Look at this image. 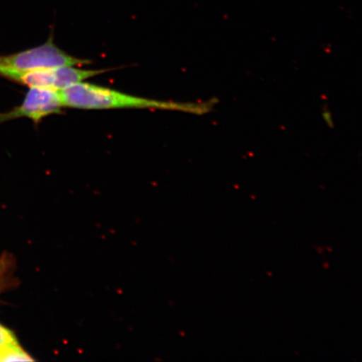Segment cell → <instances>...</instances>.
Returning a JSON list of instances; mask_svg holds the SVG:
<instances>
[{"instance_id":"cell-1","label":"cell","mask_w":362,"mask_h":362,"mask_svg":"<svg viewBox=\"0 0 362 362\" xmlns=\"http://www.w3.org/2000/svg\"><path fill=\"white\" fill-rule=\"evenodd\" d=\"M65 107L86 110H151L179 111L194 115L209 112V103L155 100L119 92L96 84L79 83L60 90Z\"/></svg>"},{"instance_id":"cell-2","label":"cell","mask_w":362,"mask_h":362,"mask_svg":"<svg viewBox=\"0 0 362 362\" xmlns=\"http://www.w3.org/2000/svg\"><path fill=\"white\" fill-rule=\"evenodd\" d=\"M107 70L83 69L81 66H62L48 69L18 71L0 66V76L28 88L64 90L72 85L100 75Z\"/></svg>"},{"instance_id":"cell-3","label":"cell","mask_w":362,"mask_h":362,"mask_svg":"<svg viewBox=\"0 0 362 362\" xmlns=\"http://www.w3.org/2000/svg\"><path fill=\"white\" fill-rule=\"evenodd\" d=\"M53 34L49 35L47 42L38 47L0 56V66L18 71L48 69L62 66H83L90 62L72 57L58 47L54 42Z\"/></svg>"},{"instance_id":"cell-4","label":"cell","mask_w":362,"mask_h":362,"mask_svg":"<svg viewBox=\"0 0 362 362\" xmlns=\"http://www.w3.org/2000/svg\"><path fill=\"white\" fill-rule=\"evenodd\" d=\"M64 107L60 90L30 88L20 106L6 112H0V124L21 117H27L38 124L45 117L59 115Z\"/></svg>"},{"instance_id":"cell-5","label":"cell","mask_w":362,"mask_h":362,"mask_svg":"<svg viewBox=\"0 0 362 362\" xmlns=\"http://www.w3.org/2000/svg\"><path fill=\"white\" fill-rule=\"evenodd\" d=\"M16 261L11 253L4 252L0 255V296L19 285L16 277Z\"/></svg>"},{"instance_id":"cell-6","label":"cell","mask_w":362,"mask_h":362,"mask_svg":"<svg viewBox=\"0 0 362 362\" xmlns=\"http://www.w3.org/2000/svg\"><path fill=\"white\" fill-rule=\"evenodd\" d=\"M35 359L23 349L20 344L0 348V362L33 361Z\"/></svg>"},{"instance_id":"cell-7","label":"cell","mask_w":362,"mask_h":362,"mask_svg":"<svg viewBox=\"0 0 362 362\" xmlns=\"http://www.w3.org/2000/svg\"><path fill=\"white\" fill-rule=\"evenodd\" d=\"M19 341L12 329L0 323V348L18 345Z\"/></svg>"}]
</instances>
